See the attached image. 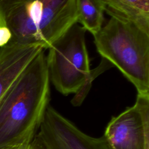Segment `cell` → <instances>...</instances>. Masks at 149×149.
I'll use <instances>...</instances> for the list:
<instances>
[{
  "instance_id": "1",
  "label": "cell",
  "mask_w": 149,
  "mask_h": 149,
  "mask_svg": "<svg viewBox=\"0 0 149 149\" xmlns=\"http://www.w3.org/2000/svg\"><path fill=\"white\" fill-rule=\"evenodd\" d=\"M49 75L42 50L9 88L0 104V148L30 143L50 100Z\"/></svg>"
},
{
  "instance_id": "2",
  "label": "cell",
  "mask_w": 149,
  "mask_h": 149,
  "mask_svg": "<svg viewBox=\"0 0 149 149\" xmlns=\"http://www.w3.org/2000/svg\"><path fill=\"white\" fill-rule=\"evenodd\" d=\"M77 21V0H0V27L10 30V41L48 49Z\"/></svg>"
},
{
  "instance_id": "3",
  "label": "cell",
  "mask_w": 149,
  "mask_h": 149,
  "mask_svg": "<svg viewBox=\"0 0 149 149\" xmlns=\"http://www.w3.org/2000/svg\"><path fill=\"white\" fill-rule=\"evenodd\" d=\"M97 51L136 87L149 95V34L134 23L111 17L94 36Z\"/></svg>"
},
{
  "instance_id": "4",
  "label": "cell",
  "mask_w": 149,
  "mask_h": 149,
  "mask_svg": "<svg viewBox=\"0 0 149 149\" xmlns=\"http://www.w3.org/2000/svg\"><path fill=\"white\" fill-rule=\"evenodd\" d=\"M86 31L76 23L48 49L46 57L49 79L55 88L65 95L75 94L90 71Z\"/></svg>"
},
{
  "instance_id": "5",
  "label": "cell",
  "mask_w": 149,
  "mask_h": 149,
  "mask_svg": "<svg viewBox=\"0 0 149 149\" xmlns=\"http://www.w3.org/2000/svg\"><path fill=\"white\" fill-rule=\"evenodd\" d=\"M111 149H149V95L111 118L104 135Z\"/></svg>"
},
{
  "instance_id": "6",
  "label": "cell",
  "mask_w": 149,
  "mask_h": 149,
  "mask_svg": "<svg viewBox=\"0 0 149 149\" xmlns=\"http://www.w3.org/2000/svg\"><path fill=\"white\" fill-rule=\"evenodd\" d=\"M36 136L45 149H111L104 136L87 135L49 105Z\"/></svg>"
},
{
  "instance_id": "7",
  "label": "cell",
  "mask_w": 149,
  "mask_h": 149,
  "mask_svg": "<svg viewBox=\"0 0 149 149\" xmlns=\"http://www.w3.org/2000/svg\"><path fill=\"white\" fill-rule=\"evenodd\" d=\"M43 49L40 44L9 41L0 49V104L7 92L33 59Z\"/></svg>"
},
{
  "instance_id": "8",
  "label": "cell",
  "mask_w": 149,
  "mask_h": 149,
  "mask_svg": "<svg viewBox=\"0 0 149 149\" xmlns=\"http://www.w3.org/2000/svg\"><path fill=\"white\" fill-rule=\"evenodd\" d=\"M111 17L132 22L149 34V0H98Z\"/></svg>"
},
{
  "instance_id": "9",
  "label": "cell",
  "mask_w": 149,
  "mask_h": 149,
  "mask_svg": "<svg viewBox=\"0 0 149 149\" xmlns=\"http://www.w3.org/2000/svg\"><path fill=\"white\" fill-rule=\"evenodd\" d=\"M77 21L93 36L102 27L104 9L98 0H77Z\"/></svg>"
},
{
  "instance_id": "10",
  "label": "cell",
  "mask_w": 149,
  "mask_h": 149,
  "mask_svg": "<svg viewBox=\"0 0 149 149\" xmlns=\"http://www.w3.org/2000/svg\"><path fill=\"white\" fill-rule=\"evenodd\" d=\"M113 66L107 59L102 58L100 65L95 69L90 70L84 82L79 90L75 93V95L71 101L72 104L74 106L80 105L90 90L92 81L104 71Z\"/></svg>"
},
{
  "instance_id": "11",
  "label": "cell",
  "mask_w": 149,
  "mask_h": 149,
  "mask_svg": "<svg viewBox=\"0 0 149 149\" xmlns=\"http://www.w3.org/2000/svg\"><path fill=\"white\" fill-rule=\"evenodd\" d=\"M12 39L10 30L5 26L0 27V47L6 45Z\"/></svg>"
},
{
  "instance_id": "12",
  "label": "cell",
  "mask_w": 149,
  "mask_h": 149,
  "mask_svg": "<svg viewBox=\"0 0 149 149\" xmlns=\"http://www.w3.org/2000/svg\"><path fill=\"white\" fill-rule=\"evenodd\" d=\"M31 149H45L40 139L36 136L32 140Z\"/></svg>"
}]
</instances>
